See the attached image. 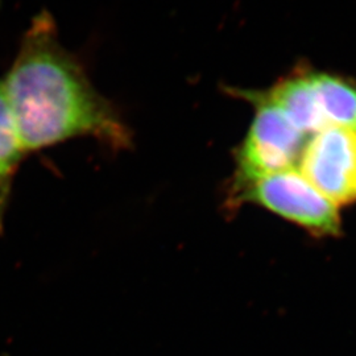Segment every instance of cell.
Returning <instances> with one entry per match:
<instances>
[{"label": "cell", "instance_id": "6", "mask_svg": "<svg viewBox=\"0 0 356 356\" xmlns=\"http://www.w3.org/2000/svg\"><path fill=\"white\" fill-rule=\"evenodd\" d=\"M319 114L325 127L356 129V85L346 76L312 70Z\"/></svg>", "mask_w": 356, "mask_h": 356}, {"label": "cell", "instance_id": "2", "mask_svg": "<svg viewBox=\"0 0 356 356\" xmlns=\"http://www.w3.org/2000/svg\"><path fill=\"white\" fill-rule=\"evenodd\" d=\"M236 202L264 207L317 238L342 232L339 207L316 189L298 168L259 178L234 191Z\"/></svg>", "mask_w": 356, "mask_h": 356}, {"label": "cell", "instance_id": "1", "mask_svg": "<svg viewBox=\"0 0 356 356\" xmlns=\"http://www.w3.org/2000/svg\"><path fill=\"white\" fill-rule=\"evenodd\" d=\"M1 86L26 153L78 136H91L114 151L132 145L122 115L61 44L49 13L35 16Z\"/></svg>", "mask_w": 356, "mask_h": 356}, {"label": "cell", "instance_id": "8", "mask_svg": "<svg viewBox=\"0 0 356 356\" xmlns=\"http://www.w3.org/2000/svg\"><path fill=\"white\" fill-rule=\"evenodd\" d=\"M11 184H13V176H8L0 172V229L3 227V218L6 214L8 197L11 193Z\"/></svg>", "mask_w": 356, "mask_h": 356}, {"label": "cell", "instance_id": "5", "mask_svg": "<svg viewBox=\"0 0 356 356\" xmlns=\"http://www.w3.org/2000/svg\"><path fill=\"white\" fill-rule=\"evenodd\" d=\"M243 98L250 102L273 106L305 135L326 128L319 114L312 70L309 69H298L289 76H282L264 91H244Z\"/></svg>", "mask_w": 356, "mask_h": 356}, {"label": "cell", "instance_id": "7", "mask_svg": "<svg viewBox=\"0 0 356 356\" xmlns=\"http://www.w3.org/2000/svg\"><path fill=\"white\" fill-rule=\"evenodd\" d=\"M26 154L15 123L13 110L0 81V172L13 177Z\"/></svg>", "mask_w": 356, "mask_h": 356}, {"label": "cell", "instance_id": "3", "mask_svg": "<svg viewBox=\"0 0 356 356\" xmlns=\"http://www.w3.org/2000/svg\"><path fill=\"white\" fill-rule=\"evenodd\" d=\"M256 114L236 149L234 189L273 173L297 168L306 135L277 108L254 102Z\"/></svg>", "mask_w": 356, "mask_h": 356}, {"label": "cell", "instance_id": "4", "mask_svg": "<svg viewBox=\"0 0 356 356\" xmlns=\"http://www.w3.org/2000/svg\"><path fill=\"white\" fill-rule=\"evenodd\" d=\"M298 170L337 207L356 202V129L327 127L313 134Z\"/></svg>", "mask_w": 356, "mask_h": 356}]
</instances>
